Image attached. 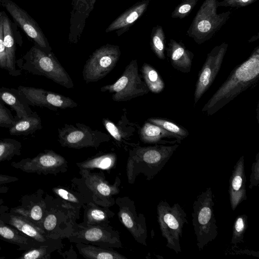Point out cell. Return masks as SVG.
<instances>
[{
    "instance_id": "32",
    "label": "cell",
    "mask_w": 259,
    "mask_h": 259,
    "mask_svg": "<svg viewBox=\"0 0 259 259\" xmlns=\"http://www.w3.org/2000/svg\"><path fill=\"white\" fill-rule=\"evenodd\" d=\"M165 35L161 26L157 25L153 27L151 34L150 45L151 49L158 58H165Z\"/></svg>"
},
{
    "instance_id": "23",
    "label": "cell",
    "mask_w": 259,
    "mask_h": 259,
    "mask_svg": "<svg viewBox=\"0 0 259 259\" xmlns=\"http://www.w3.org/2000/svg\"><path fill=\"white\" fill-rule=\"evenodd\" d=\"M3 16V39L6 50L7 64L6 70L12 76H16L21 75L20 69L16 68L15 55V42L13 28L10 19L5 12Z\"/></svg>"
},
{
    "instance_id": "44",
    "label": "cell",
    "mask_w": 259,
    "mask_h": 259,
    "mask_svg": "<svg viewBox=\"0 0 259 259\" xmlns=\"http://www.w3.org/2000/svg\"><path fill=\"white\" fill-rule=\"evenodd\" d=\"M248 188L252 189L259 184V152L256 155L255 160L251 166V172L250 176Z\"/></svg>"
},
{
    "instance_id": "11",
    "label": "cell",
    "mask_w": 259,
    "mask_h": 259,
    "mask_svg": "<svg viewBox=\"0 0 259 259\" xmlns=\"http://www.w3.org/2000/svg\"><path fill=\"white\" fill-rule=\"evenodd\" d=\"M11 165L27 173L56 175L67 170V162L61 155L51 150H46L33 158H26Z\"/></svg>"
},
{
    "instance_id": "46",
    "label": "cell",
    "mask_w": 259,
    "mask_h": 259,
    "mask_svg": "<svg viewBox=\"0 0 259 259\" xmlns=\"http://www.w3.org/2000/svg\"><path fill=\"white\" fill-rule=\"evenodd\" d=\"M9 208L5 205L4 200L0 198V215L5 212L8 211Z\"/></svg>"
},
{
    "instance_id": "36",
    "label": "cell",
    "mask_w": 259,
    "mask_h": 259,
    "mask_svg": "<svg viewBox=\"0 0 259 259\" xmlns=\"http://www.w3.org/2000/svg\"><path fill=\"white\" fill-rule=\"evenodd\" d=\"M247 228V215L244 214L238 215L233 224L231 244L237 246V244L244 243V234Z\"/></svg>"
},
{
    "instance_id": "47",
    "label": "cell",
    "mask_w": 259,
    "mask_h": 259,
    "mask_svg": "<svg viewBox=\"0 0 259 259\" xmlns=\"http://www.w3.org/2000/svg\"><path fill=\"white\" fill-rule=\"evenodd\" d=\"M258 33H257L256 35H253L250 39L248 40V42H252L254 41L257 40L258 39Z\"/></svg>"
},
{
    "instance_id": "26",
    "label": "cell",
    "mask_w": 259,
    "mask_h": 259,
    "mask_svg": "<svg viewBox=\"0 0 259 259\" xmlns=\"http://www.w3.org/2000/svg\"><path fill=\"white\" fill-rule=\"evenodd\" d=\"M84 206L83 217L84 225L107 226L109 219L114 213L107 207L99 206L93 202H90Z\"/></svg>"
},
{
    "instance_id": "5",
    "label": "cell",
    "mask_w": 259,
    "mask_h": 259,
    "mask_svg": "<svg viewBox=\"0 0 259 259\" xmlns=\"http://www.w3.org/2000/svg\"><path fill=\"white\" fill-rule=\"evenodd\" d=\"M218 2L204 0L187 30V34L198 45L210 39L231 16V10L217 13Z\"/></svg>"
},
{
    "instance_id": "27",
    "label": "cell",
    "mask_w": 259,
    "mask_h": 259,
    "mask_svg": "<svg viewBox=\"0 0 259 259\" xmlns=\"http://www.w3.org/2000/svg\"><path fill=\"white\" fill-rule=\"evenodd\" d=\"M0 101L13 109L18 119L26 117L33 113L29 105L22 101L14 88H0Z\"/></svg>"
},
{
    "instance_id": "1",
    "label": "cell",
    "mask_w": 259,
    "mask_h": 259,
    "mask_svg": "<svg viewBox=\"0 0 259 259\" xmlns=\"http://www.w3.org/2000/svg\"><path fill=\"white\" fill-rule=\"evenodd\" d=\"M259 80V46L236 66L225 81L206 103L202 111L212 115Z\"/></svg>"
},
{
    "instance_id": "25",
    "label": "cell",
    "mask_w": 259,
    "mask_h": 259,
    "mask_svg": "<svg viewBox=\"0 0 259 259\" xmlns=\"http://www.w3.org/2000/svg\"><path fill=\"white\" fill-rule=\"evenodd\" d=\"M103 124L112 137L119 143L127 144L126 141L136 131L135 124L131 123L125 115H123L116 124L108 118H104Z\"/></svg>"
},
{
    "instance_id": "15",
    "label": "cell",
    "mask_w": 259,
    "mask_h": 259,
    "mask_svg": "<svg viewBox=\"0 0 259 259\" xmlns=\"http://www.w3.org/2000/svg\"><path fill=\"white\" fill-rule=\"evenodd\" d=\"M115 203L119 207L120 221L138 242L146 246L147 230L144 214L137 213L134 202L127 197H118Z\"/></svg>"
},
{
    "instance_id": "2",
    "label": "cell",
    "mask_w": 259,
    "mask_h": 259,
    "mask_svg": "<svg viewBox=\"0 0 259 259\" xmlns=\"http://www.w3.org/2000/svg\"><path fill=\"white\" fill-rule=\"evenodd\" d=\"M178 147L177 144L136 146L130 153L127 165L128 179L134 180L140 173L143 174L148 180L153 179L164 166Z\"/></svg>"
},
{
    "instance_id": "39",
    "label": "cell",
    "mask_w": 259,
    "mask_h": 259,
    "mask_svg": "<svg viewBox=\"0 0 259 259\" xmlns=\"http://www.w3.org/2000/svg\"><path fill=\"white\" fill-rule=\"evenodd\" d=\"M199 0H182L172 11V18L183 19L188 16Z\"/></svg>"
},
{
    "instance_id": "29",
    "label": "cell",
    "mask_w": 259,
    "mask_h": 259,
    "mask_svg": "<svg viewBox=\"0 0 259 259\" xmlns=\"http://www.w3.org/2000/svg\"><path fill=\"white\" fill-rule=\"evenodd\" d=\"M42 128L41 121L38 114L33 113L29 116L18 119L15 124L9 128L10 135L26 136Z\"/></svg>"
},
{
    "instance_id": "40",
    "label": "cell",
    "mask_w": 259,
    "mask_h": 259,
    "mask_svg": "<svg viewBox=\"0 0 259 259\" xmlns=\"http://www.w3.org/2000/svg\"><path fill=\"white\" fill-rule=\"evenodd\" d=\"M97 0H73V5L75 12L85 16L89 15L94 8V5Z\"/></svg>"
},
{
    "instance_id": "6",
    "label": "cell",
    "mask_w": 259,
    "mask_h": 259,
    "mask_svg": "<svg viewBox=\"0 0 259 259\" xmlns=\"http://www.w3.org/2000/svg\"><path fill=\"white\" fill-rule=\"evenodd\" d=\"M157 220L161 234L167 241L166 246L176 253L181 252L180 244L185 224H188L187 214L179 203L172 206L161 201L157 206Z\"/></svg>"
},
{
    "instance_id": "42",
    "label": "cell",
    "mask_w": 259,
    "mask_h": 259,
    "mask_svg": "<svg viewBox=\"0 0 259 259\" xmlns=\"http://www.w3.org/2000/svg\"><path fill=\"white\" fill-rule=\"evenodd\" d=\"M257 0H223L218 2L217 6L240 8L246 7L256 2Z\"/></svg>"
},
{
    "instance_id": "8",
    "label": "cell",
    "mask_w": 259,
    "mask_h": 259,
    "mask_svg": "<svg viewBox=\"0 0 259 259\" xmlns=\"http://www.w3.org/2000/svg\"><path fill=\"white\" fill-rule=\"evenodd\" d=\"M58 138L62 147L75 149L89 147L97 148L101 143L110 140L108 134L93 130L81 123L74 125L65 124L63 127L58 128Z\"/></svg>"
},
{
    "instance_id": "17",
    "label": "cell",
    "mask_w": 259,
    "mask_h": 259,
    "mask_svg": "<svg viewBox=\"0 0 259 259\" xmlns=\"http://www.w3.org/2000/svg\"><path fill=\"white\" fill-rule=\"evenodd\" d=\"M0 219L32 239L38 245H49L56 248L57 236L46 233L28 219L11 211L0 215Z\"/></svg>"
},
{
    "instance_id": "10",
    "label": "cell",
    "mask_w": 259,
    "mask_h": 259,
    "mask_svg": "<svg viewBox=\"0 0 259 259\" xmlns=\"http://www.w3.org/2000/svg\"><path fill=\"white\" fill-rule=\"evenodd\" d=\"M80 172L81 178L78 181L83 184V189L87 191L88 197L93 202L107 208L115 203L113 196L120 191L119 178L111 185L103 177L104 174L93 173L86 169L81 170Z\"/></svg>"
},
{
    "instance_id": "31",
    "label": "cell",
    "mask_w": 259,
    "mask_h": 259,
    "mask_svg": "<svg viewBox=\"0 0 259 259\" xmlns=\"http://www.w3.org/2000/svg\"><path fill=\"white\" fill-rule=\"evenodd\" d=\"M141 72L144 82L149 91L158 94L164 88V83L157 71L150 64L145 63L142 66Z\"/></svg>"
},
{
    "instance_id": "13",
    "label": "cell",
    "mask_w": 259,
    "mask_h": 259,
    "mask_svg": "<svg viewBox=\"0 0 259 259\" xmlns=\"http://www.w3.org/2000/svg\"><path fill=\"white\" fill-rule=\"evenodd\" d=\"M69 236L76 243H91L104 247H121L119 233L110 226L75 225Z\"/></svg>"
},
{
    "instance_id": "21",
    "label": "cell",
    "mask_w": 259,
    "mask_h": 259,
    "mask_svg": "<svg viewBox=\"0 0 259 259\" xmlns=\"http://www.w3.org/2000/svg\"><path fill=\"white\" fill-rule=\"evenodd\" d=\"M151 0H144L139 2L129 8L116 19H115L107 28L106 32L114 30L123 32L133 25L146 11Z\"/></svg>"
},
{
    "instance_id": "20",
    "label": "cell",
    "mask_w": 259,
    "mask_h": 259,
    "mask_svg": "<svg viewBox=\"0 0 259 259\" xmlns=\"http://www.w3.org/2000/svg\"><path fill=\"white\" fill-rule=\"evenodd\" d=\"M165 50L167 56L175 69L183 73L190 72L194 55L182 41L170 39Z\"/></svg>"
},
{
    "instance_id": "14",
    "label": "cell",
    "mask_w": 259,
    "mask_h": 259,
    "mask_svg": "<svg viewBox=\"0 0 259 259\" xmlns=\"http://www.w3.org/2000/svg\"><path fill=\"white\" fill-rule=\"evenodd\" d=\"M228 46V44L223 42L214 47L207 54L204 63L198 73L194 91V105L197 104L214 80L222 66Z\"/></svg>"
},
{
    "instance_id": "7",
    "label": "cell",
    "mask_w": 259,
    "mask_h": 259,
    "mask_svg": "<svg viewBox=\"0 0 259 259\" xmlns=\"http://www.w3.org/2000/svg\"><path fill=\"white\" fill-rule=\"evenodd\" d=\"M100 90L112 93V99L116 102L127 101L145 95L149 92L139 73L136 59L129 63L116 82L101 87Z\"/></svg>"
},
{
    "instance_id": "33",
    "label": "cell",
    "mask_w": 259,
    "mask_h": 259,
    "mask_svg": "<svg viewBox=\"0 0 259 259\" xmlns=\"http://www.w3.org/2000/svg\"><path fill=\"white\" fill-rule=\"evenodd\" d=\"M21 143L13 139L0 140V162L11 160L15 156L21 154Z\"/></svg>"
},
{
    "instance_id": "48",
    "label": "cell",
    "mask_w": 259,
    "mask_h": 259,
    "mask_svg": "<svg viewBox=\"0 0 259 259\" xmlns=\"http://www.w3.org/2000/svg\"><path fill=\"white\" fill-rule=\"evenodd\" d=\"M1 250H2V248L0 246V251H1ZM4 258H5V257L3 256H1V255L0 254V259H4Z\"/></svg>"
},
{
    "instance_id": "12",
    "label": "cell",
    "mask_w": 259,
    "mask_h": 259,
    "mask_svg": "<svg viewBox=\"0 0 259 259\" xmlns=\"http://www.w3.org/2000/svg\"><path fill=\"white\" fill-rule=\"evenodd\" d=\"M20 98L29 106L46 107L53 111L77 106L71 98L42 89L20 85L14 89Z\"/></svg>"
},
{
    "instance_id": "9",
    "label": "cell",
    "mask_w": 259,
    "mask_h": 259,
    "mask_svg": "<svg viewBox=\"0 0 259 259\" xmlns=\"http://www.w3.org/2000/svg\"><path fill=\"white\" fill-rule=\"evenodd\" d=\"M120 55V48L116 45L108 44L96 50L84 65L83 80L89 83L104 77L114 68Z\"/></svg>"
},
{
    "instance_id": "38",
    "label": "cell",
    "mask_w": 259,
    "mask_h": 259,
    "mask_svg": "<svg viewBox=\"0 0 259 259\" xmlns=\"http://www.w3.org/2000/svg\"><path fill=\"white\" fill-rule=\"evenodd\" d=\"M53 191L63 200L75 204V206L81 207L90 202L85 199L83 196L79 197V194L63 188L55 187L53 188Z\"/></svg>"
},
{
    "instance_id": "28",
    "label": "cell",
    "mask_w": 259,
    "mask_h": 259,
    "mask_svg": "<svg viewBox=\"0 0 259 259\" xmlns=\"http://www.w3.org/2000/svg\"><path fill=\"white\" fill-rule=\"evenodd\" d=\"M76 247L78 252L83 257L90 259H127L122 254L108 249L83 243H76Z\"/></svg>"
},
{
    "instance_id": "34",
    "label": "cell",
    "mask_w": 259,
    "mask_h": 259,
    "mask_svg": "<svg viewBox=\"0 0 259 259\" xmlns=\"http://www.w3.org/2000/svg\"><path fill=\"white\" fill-rule=\"evenodd\" d=\"M47 198L48 208L43 219L37 226L46 233L57 236L55 235V229L58 222V212L55 208L51 206L50 196H48Z\"/></svg>"
},
{
    "instance_id": "30",
    "label": "cell",
    "mask_w": 259,
    "mask_h": 259,
    "mask_svg": "<svg viewBox=\"0 0 259 259\" xmlns=\"http://www.w3.org/2000/svg\"><path fill=\"white\" fill-rule=\"evenodd\" d=\"M117 156L114 153H108L90 158L85 161L77 163L81 170H90L94 168L102 170H110L116 165Z\"/></svg>"
},
{
    "instance_id": "41",
    "label": "cell",
    "mask_w": 259,
    "mask_h": 259,
    "mask_svg": "<svg viewBox=\"0 0 259 259\" xmlns=\"http://www.w3.org/2000/svg\"><path fill=\"white\" fill-rule=\"evenodd\" d=\"M17 120L18 118L14 117L10 110L0 101V127L10 128Z\"/></svg>"
},
{
    "instance_id": "45",
    "label": "cell",
    "mask_w": 259,
    "mask_h": 259,
    "mask_svg": "<svg viewBox=\"0 0 259 259\" xmlns=\"http://www.w3.org/2000/svg\"><path fill=\"white\" fill-rule=\"evenodd\" d=\"M19 180L16 177L0 174V185L11 183Z\"/></svg>"
},
{
    "instance_id": "3",
    "label": "cell",
    "mask_w": 259,
    "mask_h": 259,
    "mask_svg": "<svg viewBox=\"0 0 259 259\" xmlns=\"http://www.w3.org/2000/svg\"><path fill=\"white\" fill-rule=\"evenodd\" d=\"M16 64L20 70L45 76L67 89L74 87L70 75L54 54L51 52H46L35 45L16 60Z\"/></svg>"
},
{
    "instance_id": "43",
    "label": "cell",
    "mask_w": 259,
    "mask_h": 259,
    "mask_svg": "<svg viewBox=\"0 0 259 259\" xmlns=\"http://www.w3.org/2000/svg\"><path fill=\"white\" fill-rule=\"evenodd\" d=\"M7 58L3 39V11L0 12V68L6 70Z\"/></svg>"
},
{
    "instance_id": "16",
    "label": "cell",
    "mask_w": 259,
    "mask_h": 259,
    "mask_svg": "<svg viewBox=\"0 0 259 259\" xmlns=\"http://www.w3.org/2000/svg\"><path fill=\"white\" fill-rule=\"evenodd\" d=\"M0 2L16 23L34 41L36 46L46 52H51L48 40L37 23L24 10L11 0H0Z\"/></svg>"
},
{
    "instance_id": "4",
    "label": "cell",
    "mask_w": 259,
    "mask_h": 259,
    "mask_svg": "<svg viewBox=\"0 0 259 259\" xmlns=\"http://www.w3.org/2000/svg\"><path fill=\"white\" fill-rule=\"evenodd\" d=\"M212 198L211 188L208 187L197 196L193 205L192 225L200 251L218 235Z\"/></svg>"
},
{
    "instance_id": "37",
    "label": "cell",
    "mask_w": 259,
    "mask_h": 259,
    "mask_svg": "<svg viewBox=\"0 0 259 259\" xmlns=\"http://www.w3.org/2000/svg\"><path fill=\"white\" fill-rule=\"evenodd\" d=\"M56 248L49 245L32 247L24 252L17 259H49L51 253Z\"/></svg>"
},
{
    "instance_id": "18",
    "label": "cell",
    "mask_w": 259,
    "mask_h": 259,
    "mask_svg": "<svg viewBox=\"0 0 259 259\" xmlns=\"http://www.w3.org/2000/svg\"><path fill=\"white\" fill-rule=\"evenodd\" d=\"M44 191H36L23 196L20 205L10 211L19 214L38 225L43 219L48 208L47 197H43Z\"/></svg>"
},
{
    "instance_id": "22",
    "label": "cell",
    "mask_w": 259,
    "mask_h": 259,
    "mask_svg": "<svg viewBox=\"0 0 259 259\" xmlns=\"http://www.w3.org/2000/svg\"><path fill=\"white\" fill-rule=\"evenodd\" d=\"M139 137L142 142L149 144H180L178 141H182L174 134L148 121L145 122L141 128Z\"/></svg>"
},
{
    "instance_id": "24",
    "label": "cell",
    "mask_w": 259,
    "mask_h": 259,
    "mask_svg": "<svg viewBox=\"0 0 259 259\" xmlns=\"http://www.w3.org/2000/svg\"><path fill=\"white\" fill-rule=\"evenodd\" d=\"M0 239L18 246L17 250L26 251L38 246L36 243L11 225L0 219Z\"/></svg>"
},
{
    "instance_id": "49",
    "label": "cell",
    "mask_w": 259,
    "mask_h": 259,
    "mask_svg": "<svg viewBox=\"0 0 259 259\" xmlns=\"http://www.w3.org/2000/svg\"><path fill=\"white\" fill-rule=\"evenodd\" d=\"M1 2H0V6H1Z\"/></svg>"
},
{
    "instance_id": "19",
    "label": "cell",
    "mask_w": 259,
    "mask_h": 259,
    "mask_svg": "<svg viewBox=\"0 0 259 259\" xmlns=\"http://www.w3.org/2000/svg\"><path fill=\"white\" fill-rule=\"evenodd\" d=\"M244 170V156H242L234 165L229 179V193L232 210H235L243 201L247 200Z\"/></svg>"
},
{
    "instance_id": "35",
    "label": "cell",
    "mask_w": 259,
    "mask_h": 259,
    "mask_svg": "<svg viewBox=\"0 0 259 259\" xmlns=\"http://www.w3.org/2000/svg\"><path fill=\"white\" fill-rule=\"evenodd\" d=\"M147 121L157 125L174 134L182 140L189 135L188 131L184 127L166 119L152 117L148 118Z\"/></svg>"
}]
</instances>
